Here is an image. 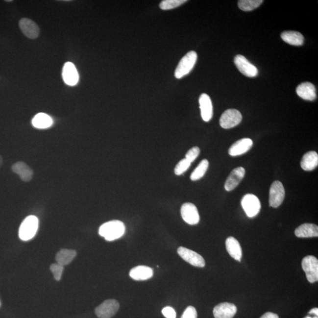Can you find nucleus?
<instances>
[{
  "instance_id": "7c9ffc66",
  "label": "nucleus",
  "mask_w": 318,
  "mask_h": 318,
  "mask_svg": "<svg viewBox=\"0 0 318 318\" xmlns=\"http://www.w3.org/2000/svg\"><path fill=\"white\" fill-rule=\"evenodd\" d=\"M51 272L54 276V278L56 281H59L61 278V276L64 270V267L58 264H54L51 265Z\"/></svg>"
},
{
  "instance_id": "0eeeda50",
  "label": "nucleus",
  "mask_w": 318,
  "mask_h": 318,
  "mask_svg": "<svg viewBox=\"0 0 318 318\" xmlns=\"http://www.w3.org/2000/svg\"><path fill=\"white\" fill-rule=\"evenodd\" d=\"M285 191L284 186L279 181H275L270 186L269 191V205L278 208L284 200Z\"/></svg>"
},
{
  "instance_id": "c756f323",
  "label": "nucleus",
  "mask_w": 318,
  "mask_h": 318,
  "mask_svg": "<svg viewBox=\"0 0 318 318\" xmlns=\"http://www.w3.org/2000/svg\"><path fill=\"white\" fill-rule=\"evenodd\" d=\"M191 165V163L185 158L181 160L174 168V173L177 175V176H180V175L185 173Z\"/></svg>"
},
{
  "instance_id": "9b49d317",
  "label": "nucleus",
  "mask_w": 318,
  "mask_h": 318,
  "mask_svg": "<svg viewBox=\"0 0 318 318\" xmlns=\"http://www.w3.org/2000/svg\"><path fill=\"white\" fill-rule=\"evenodd\" d=\"M181 215L184 221L191 225H195L199 222L200 217L196 206L193 203H184L180 210Z\"/></svg>"
},
{
  "instance_id": "e433bc0d",
  "label": "nucleus",
  "mask_w": 318,
  "mask_h": 318,
  "mask_svg": "<svg viewBox=\"0 0 318 318\" xmlns=\"http://www.w3.org/2000/svg\"><path fill=\"white\" fill-rule=\"evenodd\" d=\"M2 163H3V160H2V157L0 156V168L1 167Z\"/></svg>"
},
{
  "instance_id": "aec40b11",
  "label": "nucleus",
  "mask_w": 318,
  "mask_h": 318,
  "mask_svg": "<svg viewBox=\"0 0 318 318\" xmlns=\"http://www.w3.org/2000/svg\"><path fill=\"white\" fill-rule=\"evenodd\" d=\"M297 238H313L318 236V227L312 223L301 224L294 231Z\"/></svg>"
},
{
  "instance_id": "4be33fe9",
  "label": "nucleus",
  "mask_w": 318,
  "mask_h": 318,
  "mask_svg": "<svg viewBox=\"0 0 318 318\" xmlns=\"http://www.w3.org/2000/svg\"><path fill=\"white\" fill-rule=\"evenodd\" d=\"M153 275V269L147 266L136 267L130 272V276L136 281H145L151 278Z\"/></svg>"
},
{
  "instance_id": "f8f14e48",
  "label": "nucleus",
  "mask_w": 318,
  "mask_h": 318,
  "mask_svg": "<svg viewBox=\"0 0 318 318\" xmlns=\"http://www.w3.org/2000/svg\"><path fill=\"white\" fill-rule=\"evenodd\" d=\"M19 27L24 36L30 39H36L40 34V28L36 23L28 18L20 20Z\"/></svg>"
},
{
  "instance_id": "c9c22d12",
  "label": "nucleus",
  "mask_w": 318,
  "mask_h": 318,
  "mask_svg": "<svg viewBox=\"0 0 318 318\" xmlns=\"http://www.w3.org/2000/svg\"><path fill=\"white\" fill-rule=\"evenodd\" d=\"M309 314H314L318 316V309L317 308H315L314 309H312V310L310 311V312H309Z\"/></svg>"
},
{
  "instance_id": "39448f33",
  "label": "nucleus",
  "mask_w": 318,
  "mask_h": 318,
  "mask_svg": "<svg viewBox=\"0 0 318 318\" xmlns=\"http://www.w3.org/2000/svg\"><path fill=\"white\" fill-rule=\"evenodd\" d=\"M302 267L309 282L313 284L318 281V260L314 256H307L303 259Z\"/></svg>"
},
{
  "instance_id": "f257e3e1",
  "label": "nucleus",
  "mask_w": 318,
  "mask_h": 318,
  "mask_svg": "<svg viewBox=\"0 0 318 318\" xmlns=\"http://www.w3.org/2000/svg\"><path fill=\"white\" fill-rule=\"evenodd\" d=\"M125 232L124 224L120 220H112L105 223L99 228L98 233L107 241H113L122 237Z\"/></svg>"
},
{
  "instance_id": "bb28decb",
  "label": "nucleus",
  "mask_w": 318,
  "mask_h": 318,
  "mask_svg": "<svg viewBox=\"0 0 318 318\" xmlns=\"http://www.w3.org/2000/svg\"><path fill=\"white\" fill-rule=\"evenodd\" d=\"M209 168V162L207 159H203L200 162L197 168L192 172L191 175V179L192 181H196L201 179L205 174Z\"/></svg>"
},
{
  "instance_id": "ea45409f",
  "label": "nucleus",
  "mask_w": 318,
  "mask_h": 318,
  "mask_svg": "<svg viewBox=\"0 0 318 318\" xmlns=\"http://www.w3.org/2000/svg\"><path fill=\"white\" fill-rule=\"evenodd\" d=\"M1 301H0V306H1Z\"/></svg>"
},
{
  "instance_id": "f3484780",
  "label": "nucleus",
  "mask_w": 318,
  "mask_h": 318,
  "mask_svg": "<svg viewBox=\"0 0 318 318\" xmlns=\"http://www.w3.org/2000/svg\"><path fill=\"white\" fill-rule=\"evenodd\" d=\"M63 78L65 82L69 86H74L78 83L79 77L73 63H65L63 69Z\"/></svg>"
},
{
  "instance_id": "72a5a7b5",
  "label": "nucleus",
  "mask_w": 318,
  "mask_h": 318,
  "mask_svg": "<svg viewBox=\"0 0 318 318\" xmlns=\"http://www.w3.org/2000/svg\"><path fill=\"white\" fill-rule=\"evenodd\" d=\"M162 314L166 318H176V312L171 306H166L163 308Z\"/></svg>"
},
{
  "instance_id": "a878e982",
  "label": "nucleus",
  "mask_w": 318,
  "mask_h": 318,
  "mask_svg": "<svg viewBox=\"0 0 318 318\" xmlns=\"http://www.w3.org/2000/svg\"><path fill=\"white\" fill-rule=\"evenodd\" d=\"M32 123L35 127L38 128V129H46V128L51 126L52 121L49 115L41 113L37 114L34 117Z\"/></svg>"
},
{
  "instance_id": "412c9836",
  "label": "nucleus",
  "mask_w": 318,
  "mask_h": 318,
  "mask_svg": "<svg viewBox=\"0 0 318 318\" xmlns=\"http://www.w3.org/2000/svg\"><path fill=\"white\" fill-rule=\"evenodd\" d=\"M226 247L227 252L235 260L241 261L242 256V248L237 239L230 236L226 239Z\"/></svg>"
},
{
  "instance_id": "dca6fc26",
  "label": "nucleus",
  "mask_w": 318,
  "mask_h": 318,
  "mask_svg": "<svg viewBox=\"0 0 318 318\" xmlns=\"http://www.w3.org/2000/svg\"><path fill=\"white\" fill-rule=\"evenodd\" d=\"M199 104L201 116L203 121L208 122L212 119L213 105L209 96L203 93L199 98Z\"/></svg>"
},
{
  "instance_id": "4468645a",
  "label": "nucleus",
  "mask_w": 318,
  "mask_h": 318,
  "mask_svg": "<svg viewBox=\"0 0 318 318\" xmlns=\"http://www.w3.org/2000/svg\"><path fill=\"white\" fill-rule=\"evenodd\" d=\"M245 175L244 168L239 167L233 169L224 184V189L227 192L233 191L239 185Z\"/></svg>"
},
{
  "instance_id": "20e7f679",
  "label": "nucleus",
  "mask_w": 318,
  "mask_h": 318,
  "mask_svg": "<svg viewBox=\"0 0 318 318\" xmlns=\"http://www.w3.org/2000/svg\"><path fill=\"white\" fill-rule=\"evenodd\" d=\"M241 205L248 217L253 218L257 215L261 208L258 197L253 194H247L242 198Z\"/></svg>"
},
{
  "instance_id": "423d86ee",
  "label": "nucleus",
  "mask_w": 318,
  "mask_h": 318,
  "mask_svg": "<svg viewBox=\"0 0 318 318\" xmlns=\"http://www.w3.org/2000/svg\"><path fill=\"white\" fill-rule=\"evenodd\" d=\"M242 120V114L239 111L236 109H228L221 115L220 125L223 129H231L240 124Z\"/></svg>"
},
{
  "instance_id": "58836bf2",
  "label": "nucleus",
  "mask_w": 318,
  "mask_h": 318,
  "mask_svg": "<svg viewBox=\"0 0 318 318\" xmlns=\"http://www.w3.org/2000/svg\"><path fill=\"white\" fill-rule=\"evenodd\" d=\"M306 318H312L310 317H306ZM314 318H318V317H315Z\"/></svg>"
},
{
  "instance_id": "393cba45",
  "label": "nucleus",
  "mask_w": 318,
  "mask_h": 318,
  "mask_svg": "<svg viewBox=\"0 0 318 318\" xmlns=\"http://www.w3.org/2000/svg\"><path fill=\"white\" fill-rule=\"evenodd\" d=\"M76 255L77 253L74 250L61 249L57 253L55 259L57 264L64 267L71 264Z\"/></svg>"
},
{
  "instance_id": "f704fd0d",
  "label": "nucleus",
  "mask_w": 318,
  "mask_h": 318,
  "mask_svg": "<svg viewBox=\"0 0 318 318\" xmlns=\"http://www.w3.org/2000/svg\"><path fill=\"white\" fill-rule=\"evenodd\" d=\"M260 318H279L278 315L272 313V312H267L266 314L262 315Z\"/></svg>"
},
{
  "instance_id": "2eb2a0df",
  "label": "nucleus",
  "mask_w": 318,
  "mask_h": 318,
  "mask_svg": "<svg viewBox=\"0 0 318 318\" xmlns=\"http://www.w3.org/2000/svg\"><path fill=\"white\" fill-rule=\"evenodd\" d=\"M253 146V141L249 138L239 140L233 144L229 150V154L232 156L242 155L249 151Z\"/></svg>"
},
{
  "instance_id": "a211bd4d",
  "label": "nucleus",
  "mask_w": 318,
  "mask_h": 318,
  "mask_svg": "<svg viewBox=\"0 0 318 318\" xmlns=\"http://www.w3.org/2000/svg\"><path fill=\"white\" fill-rule=\"evenodd\" d=\"M296 91L297 95L303 100L314 101L317 98L316 88L311 83L304 82L299 84Z\"/></svg>"
},
{
  "instance_id": "c85d7f7f",
  "label": "nucleus",
  "mask_w": 318,
  "mask_h": 318,
  "mask_svg": "<svg viewBox=\"0 0 318 318\" xmlns=\"http://www.w3.org/2000/svg\"><path fill=\"white\" fill-rule=\"evenodd\" d=\"M186 1V0H165L160 4V7L163 10H171L185 3Z\"/></svg>"
},
{
  "instance_id": "9d476101",
  "label": "nucleus",
  "mask_w": 318,
  "mask_h": 318,
  "mask_svg": "<svg viewBox=\"0 0 318 318\" xmlns=\"http://www.w3.org/2000/svg\"><path fill=\"white\" fill-rule=\"evenodd\" d=\"M234 62L239 71L245 76L255 77L258 74V70L250 63L244 55H237L235 57Z\"/></svg>"
},
{
  "instance_id": "6ab92c4d",
  "label": "nucleus",
  "mask_w": 318,
  "mask_h": 318,
  "mask_svg": "<svg viewBox=\"0 0 318 318\" xmlns=\"http://www.w3.org/2000/svg\"><path fill=\"white\" fill-rule=\"evenodd\" d=\"M12 171L19 175L23 181L30 182L33 176V171L29 166L23 162H19L12 166Z\"/></svg>"
},
{
  "instance_id": "4c0bfd02",
  "label": "nucleus",
  "mask_w": 318,
  "mask_h": 318,
  "mask_svg": "<svg viewBox=\"0 0 318 318\" xmlns=\"http://www.w3.org/2000/svg\"><path fill=\"white\" fill-rule=\"evenodd\" d=\"M6 1V2H12L13 1H12V0H6V1Z\"/></svg>"
},
{
  "instance_id": "cd10ccee",
  "label": "nucleus",
  "mask_w": 318,
  "mask_h": 318,
  "mask_svg": "<svg viewBox=\"0 0 318 318\" xmlns=\"http://www.w3.org/2000/svg\"><path fill=\"white\" fill-rule=\"evenodd\" d=\"M264 1L262 0H241L238 7L242 11H250L257 8Z\"/></svg>"
},
{
  "instance_id": "473e14b6",
  "label": "nucleus",
  "mask_w": 318,
  "mask_h": 318,
  "mask_svg": "<svg viewBox=\"0 0 318 318\" xmlns=\"http://www.w3.org/2000/svg\"><path fill=\"white\" fill-rule=\"evenodd\" d=\"M181 318H197L196 309L194 306H189L184 311Z\"/></svg>"
},
{
  "instance_id": "5701e85b",
  "label": "nucleus",
  "mask_w": 318,
  "mask_h": 318,
  "mask_svg": "<svg viewBox=\"0 0 318 318\" xmlns=\"http://www.w3.org/2000/svg\"><path fill=\"white\" fill-rule=\"evenodd\" d=\"M318 165V154L316 151H311L302 157L300 166L305 171H312Z\"/></svg>"
},
{
  "instance_id": "b1692460",
  "label": "nucleus",
  "mask_w": 318,
  "mask_h": 318,
  "mask_svg": "<svg viewBox=\"0 0 318 318\" xmlns=\"http://www.w3.org/2000/svg\"><path fill=\"white\" fill-rule=\"evenodd\" d=\"M281 36L285 42L292 46H302L304 42V37L297 31H286L283 32Z\"/></svg>"
},
{
  "instance_id": "2f4dec72",
  "label": "nucleus",
  "mask_w": 318,
  "mask_h": 318,
  "mask_svg": "<svg viewBox=\"0 0 318 318\" xmlns=\"http://www.w3.org/2000/svg\"><path fill=\"white\" fill-rule=\"evenodd\" d=\"M200 151V148L199 147H192L188 151V152H187L185 156V159L188 160L189 162L192 163L197 159V157L198 156H199Z\"/></svg>"
},
{
  "instance_id": "ddd939ff",
  "label": "nucleus",
  "mask_w": 318,
  "mask_h": 318,
  "mask_svg": "<svg viewBox=\"0 0 318 318\" xmlns=\"http://www.w3.org/2000/svg\"><path fill=\"white\" fill-rule=\"evenodd\" d=\"M237 312V307L231 303H221L215 306L214 315L215 318H233Z\"/></svg>"
},
{
  "instance_id": "7ed1b4c3",
  "label": "nucleus",
  "mask_w": 318,
  "mask_h": 318,
  "mask_svg": "<svg viewBox=\"0 0 318 318\" xmlns=\"http://www.w3.org/2000/svg\"><path fill=\"white\" fill-rule=\"evenodd\" d=\"M39 227V220L35 216H29L21 224L19 229V237L22 241L30 240L36 235Z\"/></svg>"
},
{
  "instance_id": "6e6552de",
  "label": "nucleus",
  "mask_w": 318,
  "mask_h": 318,
  "mask_svg": "<svg viewBox=\"0 0 318 318\" xmlns=\"http://www.w3.org/2000/svg\"><path fill=\"white\" fill-rule=\"evenodd\" d=\"M119 307L116 300H106L96 308L95 313L99 318H110L118 312Z\"/></svg>"
},
{
  "instance_id": "1a4fd4ad",
  "label": "nucleus",
  "mask_w": 318,
  "mask_h": 318,
  "mask_svg": "<svg viewBox=\"0 0 318 318\" xmlns=\"http://www.w3.org/2000/svg\"><path fill=\"white\" fill-rule=\"evenodd\" d=\"M177 253L183 260L194 267L203 268L205 266V259L199 253L184 247H179Z\"/></svg>"
},
{
  "instance_id": "f03ea898",
  "label": "nucleus",
  "mask_w": 318,
  "mask_h": 318,
  "mask_svg": "<svg viewBox=\"0 0 318 318\" xmlns=\"http://www.w3.org/2000/svg\"><path fill=\"white\" fill-rule=\"evenodd\" d=\"M197 59V54L194 51L187 53L180 61L174 72L175 77L182 78L193 70Z\"/></svg>"
}]
</instances>
